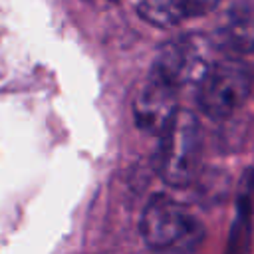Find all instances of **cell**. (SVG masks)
I'll return each instance as SVG.
<instances>
[{
	"mask_svg": "<svg viewBox=\"0 0 254 254\" xmlns=\"http://www.w3.org/2000/svg\"><path fill=\"white\" fill-rule=\"evenodd\" d=\"M141 236L153 250L190 252L202 242L204 228L181 202L171 196H153L141 214Z\"/></svg>",
	"mask_w": 254,
	"mask_h": 254,
	"instance_id": "1",
	"label": "cell"
},
{
	"mask_svg": "<svg viewBox=\"0 0 254 254\" xmlns=\"http://www.w3.org/2000/svg\"><path fill=\"white\" fill-rule=\"evenodd\" d=\"M200 125L190 111H179L161 133L157 149V173L171 187L189 185L198 169Z\"/></svg>",
	"mask_w": 254,
	"mask_h": 254,
	"instance_id": "2",
	"label": "cell"
},
{
	"mask_svg": "<svg viewBox=\"0 0 254 254\" xmlns=\"http://www.w3.org/2000/svg\"><path fill=\"white\" fill-rule=\"evenodd\" d=\"M250 93L248 69L238 60L212 64L198 81V105L210 119L230 117Z\"/></svg>",
	"mask_w": 254,
	"mask_h": 254,
	"instance_id": "3",
	"label": "cell"
},
{
	"mask_svg": "<svg viewBox=\"0 0 254 254\" xmlns=\"http://www.w3.org/2000/svg\"><path fill=\"white\" fill-rule=\"evenodd\" d=\"M208 44L204 38H179L161 48L155 58L151 75L161 77L177 87L189 81H200L208 64Z\"/></svg>",
	"mask_w": 254,
	"mask_h": 254,
	"instance_id": "4",
	"label": "cell"
},
{
	"mask_svg": "<svg viewBox=\"0 0 254 254\" xmlns=\"http://www.w3.org/2000/svg\"><path fill=\"white\" fill-rule=\"evenodd\" d=\"M179 87L151 75L133 101V117L139 129L161 135L179 113Z\"/></svg>",
	"mask_w": 254,
	"mask_h": 254,
	"instance_id": "5",
	"label": "cell"
},
{
	"mask_svg": "<svg viewBox=\"0 0 254 254\" xmlns=\"http://www.w3.org/2000/svg\"><path fill=\"white\" fill-rule=\"evenodd\" d=\"M214 44L232 56L254 52V6L250 2H238L226 12Z\"/></svg>",
	"mask_w": 254,
	"mask_h": 254,
	"instance_id": "6",
	"label": "cell"
},
{
	"mask_svg": "<svg viewBox=\"0 0 254 254\" xmlns=\"http://www.w3.org/2000/svg\"><path fill=\"white\" fill-rule=\"evenodd\" d=\"M137 12L143 20L159 28H171L187 20L181 0H139Z\"/></svg>",
	"mask_w": 254,
	"mask_h": 254,
	"instance_id": "7",
	"label": "cell"
},
{
	"mask_svg": "<svg viewBox=\"0 0 254 254\" xmlns=\"http://www.w3.org/2000/svg\"><path fill=\"white\" fill-rule=\"evenodd\" d=\"M187 18H196V16H204L208 12H212L220 0H181Z\"/></svg>",
	"mask_w": 254,
	"mask_h": 254,
	"instance_id": "8",
	"label": "cell"
},
{
	"mask_svg": "<svg viewBox=\"0 0 254 254\" xmlns=\"http://www.w3.org/2000/svg\"><path fill=\"white\" fill-rule=\"evenodd\" d=\"M111 2H115V0H111Z\"/></svg>",
	"mask_w": 254,
	"mask_h": 254,
	"instance_id": "9",
	"label": "cell"
}]
</instances>
